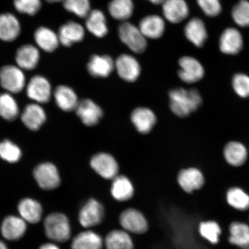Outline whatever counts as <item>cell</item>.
Returning a JSON list of instances; mask_svg holds the SVG:
<instances>
[{"label": "cell", "mask_w": 249, "mask_h": 249, "mask_svg": "<svg viewBox=\"0 0 249 249\" xmlns=\"http://www.w3.org/2000/svg\"><path fill=\"white\" fill-rule=\"evenodd\" d=\"M106 211L104 205L95 198L89 199L79 211V223L84 228L89 229L104 222Z\"/></svg>", "instance_id": "obj_3"}, {"label": "cell", "mask_w": 249, "mask_h": 249, "mask_svg": "<svg viewBox=\"0 0 249 249\" xmlns=\"http://www.w3.org/2000/svg\"><path fill=\"white\" fill-rule=\"evenodd\" d=\"M45 234L54 242H67L71 236V226L69 219L65 214L55 213L45 217L44 222Z\"/></svg>", "instance_id": "obj_2"}, {"label": "cell", "mask_w": 249, "mask_h": 249, "mask_svg": "<svg viewBox=\"0 0 249 249\" xmlns=\"http://www.w3.org/2000/svg\"><path fill=\"white\" fill-rule=\"evenodd\" d=\"M162 11L164 18L174 24L182 22L189 15V7L185 0H164Z\"/></svg>", "instance_id": "obj_16"}, {"label": "cell", "mask_w": 249, "mask_h": 249, "mask_svg": "<svg viewBox=\"0 0 249 249\" xmlns=\"http://www.w3.org/2000/svg\"><path fill=\"white\" fill-rule=\"evenodd\" d=\"M118 75L127 82H134L141 73V67L136 58L127 54H121L115 62Z\"/></svg>", "instance_id": "obj_10"}, {"label": "cell", "mask_w": 249, "mask_h": 249, "mask_svg": "<svg viewBox=\"0 0 249 249\" xmlns=\"http://www.w3.org/2000/svg\"><path fill=\"white\" fill-rule=\"evenodd\" d=\"M115 62L107 55H93L87 64V70L91 75L94 77H108L114 70Z\"/></svg>", "instance_id": "obj_18"}, {"label": "cell", "mask_w": 249, "mask_h": 249, "mask_svg": "<svg viewBox=\"0 0 249 249\" xmlns=\"http://www.w3.org/2000/svg\"><path fill=\"white\" fill-rule=\"evenodd\" d=\"M58 36L62 45L70 47L74 43L82 41L85 38V31L82 25L70 21L60 27Z\"/></svg>", "instance_id": "obj_19"}, {"label": "cell", "mask_w": 249, "mask_h": 249, "mask_svg": "<svg viewBox=\"0 0 249 249\" xmlns=\"http://www.w3.org/2000/svg\"><path fill=\"white\" fill-rule=\"evenodd\" d=\"M149 2L152 3L155 5H160L162 4V3L164 1V0H148Z\"/></svg>", "instance_id": "obj_45"}, {"label": "cell", "mask_w": 249, "mask_h": 249, "mask_svg": "<svg viewBox=\"0 0 249 249\" xmlns=\"http://www.w3.org/2000/svg\"><path fill=\"white\" fill-rule=\"evenodd\" d=\"M244 39L239 31L235 28H227L219 39V48L224 54L235 55L242 51Z\"/></svg>", "instance_id": "obj_13"}, {"label": "cell", "mask_w": 249, "mask_h": 249, "mask_svg": "<svg viewBox=\"0 0 249 249\" xmlns=\"http://www.w3.org/2000/svg\"><path fill=\"white\" fill-rule=\"evenodd\" d=\"M198 232L202 239L211 245H216L220 242L222 229L217 221L208 220L199 224Z\"/></svg>", "instance_id": "obj_34"}, {"label": "cell", "mask_w": 249, "mask_h": 249, "mask_svg": "<svg viewBox=\"0 0 249 249\" xmlns=\"http://www.w3.org/2000/svg\"><path fill=\"white\" fill-rule=\"evenodd\" d=\"M107 249H134L135 245L129 233L124 230H114L107 233L104 240Z\"/></svg>", "instance_id": "obj_31"}, {"label": "cell", "mask_w": 249, "mask_h": 249, "mask_svg": "<svg viewBox=\"0 0 249 249\" xmlns=\"http://www.w3.org/2000/svg\"><path fill=\"white\" fill-rule=\"evenodd\" d=\"M46 1H48L49 2H55L62 1V0H46Z\"/></svg>", "instance_id": "obj_47"}, {"label": "cell", "mask_w": 249, "mask_h": 249, "mask_svg": "<svg viewBox=\"0 0 249 249\" xmlns=\"http://www.w3.org/2000/svg\"><path fill=\"white\" fill-rule=\"evenodd\" d=\"M40 0H15L14 7L20 14L33 16L41 8Z\"/></svg>", "instance_id": "obj_41"}, {"label": "cell", "mask_w": 249, "mask_h": 249, "mask_svg": "<svg viewBox=\"0 0 249 249\" xmlns=\"http://www.w3.org/2000/svg\"><path fill=\"white\" fill-rule=\"evenodd\" d=\"M228 241L240 249L249 247V225L241 221H233L229 227Z\"/></svg>", "instance_id": "obj_27"}, {"label": "cell", "mask_w": 249, "mask_h": 249, "mask_svg": "<svg viewBox=\"0 0 249 249\" xmlns=\"http://www.w3.org/2000/svg\"><path fill=\"white\" fill-rule=\"evenodd\" d=\"M104 246L101 236L89 230L78 233L71 243V249H103Z\"/></svg>", "instance_id": "obj_26"}, {"label": "cell", "mask_w": 249, "mask_h": 249, "mask_svg": "<svg viewBox=\"0 0 249 249\" xmlns=\"http://www.w3.org/2000/svg\"><path fill=\"white\" fill-rule=\"evenodd\" d=\"M21 27L17 17L12 14H0V39L12 42L20 33Z\"/></svg>", "instance_id": "obj_25"}, {"label": "cell", "mask_w": 249, "mask_h": 249, "mask_svg": "<svg viewBox=\"0 0 249 249\" xmlns=\"http://www.w3.org/2000/svg\"><path fill=\"white\" fill-rule=\"evenodd\" d=\"M38 249H61L58 246L54 244V243H46L43 244Z\"/></svg>", "instance_id": "obj_44"}, {"label": "cell", "mask_w": 249, "mask_h": 249, "mask_svg": "<svg viewBox=\"0 0 249 249\" xmlns=\"http://www.w3.org/2000/svg\"><path fill=\"white\" fill-rule=\"evenodd\" d=\"M26 85V77L22 70L14 65H6L0 70V85L7 92H20Z\"/></svg>", "instance_id": "obj_5"}, {"label": "cell", "mask_w": 249, "mask_h": 249, "mask_svg": "<svg viewBox=\"0 0 249 249\" xmlns=\"http://www.w3.org/2000/svg\"><path fill=\"white\" fill-rule=\"evenodd\" d=\"M177 180L180 188L187 194L200 190L205 183L204 177L200 170L193 167L179 171Z\"/></svg>", "instance_id": "obj_14"}, {"label": "cell", "mask_w": 249, "mask_h": 249, "mask_svg": "<svg viewBox=\"0 0 249 249\" xmlns=\"http://www.w3.org/2000/svg\"><path fill=\"white\" fill-rule=\"evenodd\" d=\"M119 222L124 231L133 234H144L148 230L147 219L142 212L135 208L124 210L120 214Z\"/></svg>", "instance_id": "obj_6"}, {"label": "cell", "mask_w": 249, "mask_h": 249, "mask_svg": "<svg viewBox=\"0 0 249 249\" xmlns=\"http://www.w3.org/2000/svg\"><path fill=\"white\" fill-rule=\"evenodd\" d=\"M38 49L31 45L21 46L16 53V62L20 69L31 71L35 69L39 61Z\"/></svg>", "instance_id": "obj_23"}, {"label": "cell", "mask_w": 249, "mask_h": 249, "mask_svg": "<svg viewBox=\"0 0 249 249\" xmlns=\"http://www.w3.org/2000/svg\"><path fill=\"white\" fill-rule=\"evenodd\" d=\"M19 114L17 101L10 93L0 94V117L8 121H14Z\"/></svg>", "instance_id": "obj_37"}, {"label": "cell", "mask_w": 249, "mask_h": 249, "mask_svg": "<svg viewBox=\"0 0 249 249\" xmlns=\"http://www.w3.org/2000/svg\"><path fill=\"white\" fill-rule=\"evenodd\" d=\"M118 34L121 41L136 53H142L147 49V38L139 28L131 23L124 21L121 24L118 29Z\"/></svg>", "instance_id": "obj_4"}, {"label": "cell", "mask_w": 249, "mask_h": 249, "mask_svg": "<svg viewBox=\"0 0 249 249\" xmlns=\"http://www.w3.org/2000/svg\"><path fill=\"white\" fill-rule=\"evenodd\" d=\"M0 249H9L4 242L0 240Z\"/></svg>", "instance_id": "obj_46"}, {"label": "cell", "mask_w": 249, "mask_h": 249, "mask_svg": "<svg viewBox=\"0 0 249 249\" xmlns=\"http://www.w3.org/2000/svg\"><path fill=\"white\" fill-rule=\"evenodd\" d=\"M34 39L40 49L46 52H53L58 48L60 40L58 34L45 27H40L34 34Z\"/></svg>", "instance_id": "obj_32"}, {"label": "cell", "mask_w": 249, "mask_h": 249, "mask_svg": "<svg viewBox=\"0 0 249 249\" xmlns=\"http://www.w3.org/2000/svg\"><path fill=\"white\" fill-rule=\"evenodd\" d=\"M198 5L209 17H216L222 11V4L220 0H197Z\"/></svg>", "instance_id": "obj_43"}, {"label": "cell", "mask_w": 249, "mask_h": 249, "mask_svg": "<svg viewBox=\"0 0 249 249\" xmlns=\"http://www.w3.org/2000/svg\"><path fill=\"white\" fill-rule=\"evenodd\" d=\"M27 94L29 98L38 104H46L52 96L51 84L44 77L34 76L28 84Z\"/></svg>", "instance_id": "obj_11"}, {"label": "cell", "mask_w": 249, "mask_h": 249, "mask_svg": "<svg viewBox=\"0 0 249 249\" xmlns=\"http://www.w3.org/2000/svg\"><path fill=\"white\" fill-rule=\"evenodd\" d=\"M170 106L173 113L180 117L189 116L197 110L202 104V98L197 89L178 88L169 92Z\"/></svg>", "instance_id": "obj_1"}, {"label": "cell", "mask_w": 249, "mask_h": 249, "mask_svg": "<svg viewBox=\"0 0 249 249\" xmlns=\"http://www.w3.org/2000/svg\"><path fill=\"white\" fill-rule=\"evenodd\" d=\"M75 110L82 123L88 126L97 124L104 115L102 108L89 99L79 101Z\"/></svg>", "instance_id": "obj_15"}, {"label": "cell", "mask_w": 249, "mask_h": 249, "mask_svg": "<svg viewBox=\"0 0 249 249\" xmlns=\"http://www.w3.org/2000/svg\"><path fill=\"white\" fill-rule=\"evenodd\" d=\"M232 87L237 94L242 98L249 96V76L247 74H235L232 79Z\"/></svg>", "instance_id": "obj_42"}, {"label": "cell", "mask_w": 249, "mask_h": 249, "mask_svg": "<svg viewBox=\"0 0 249 249\" xmlns=\"http://www.w3.org/2000/svg\"><path fill=\"white\" fill-rule=\"evenodd\" d=\"M1 233L8 241H15L21 239L27 231V223L20 216L9 215L2 220Z\"/></svg>", "instance_id": "obj_12"}, {"label": "cell", "mask_w": 249, "mask_h": 249, "mask_svg": "<svg viewBox=\"0 0 249 249\" xmlns=\"http://www.w3.org/2000/svg\"><path fill=\"white\" fill-rule=\"evenodd\" d=\"M232 19L239 27H249V1L240 0L234 5L231 11Z\"/></svg>", "instance_id": "obj_38"}, {"label": "cell", "mask_w": 249, "mask_h": 249, "mask_svg": "<svg viewBox=\"0 0 249 249\" xmlns=\"http://www.w3.org/2000/svg\"><path fill=\"white\" fill-rule=\"evenodd\" d=\"M67 11L81 18H86L91 11L89 0H62Z\"/></svg>", "instance_id": "obj_40"}, {"label": "cell", "mask_w": 249, "mask_h": 249, "mask_svg": "<svg viewBox=\"0 0 249 249\" xmlns=\"http://www.w3.org/2000/svg\"><path fill=\"white\" fill-rule=\"evenodd\" d=\"M110 192L114 200L126 202L133 198L135 189L131 181L126 177L118 175L113 179Z\"/></svg>", "instance_id": "obj_28"}, {"label": "cell", "mask_w": 249, "mask_h": 249, "mask_svg": "<svg viewBox=\"0 0 249 249\" xmlns=\"http://www.w3.org/2000/svg\"><path fill=\"white\" fill-rule=\"evenodd\" d=\"M179 65L178 76L183 82L195 83L204 77V68L197 59L190 56H184L179 59Z\"/></svg>", "instance_id": "obj_9"}, {"label": "cell", "mask_w": 249, "mask_h": 249, "mask_svg": "<svg viewBox=\"0 0 249 249\" xmlns=\"http://www.w3.org/2000/svg\"><path fill=\"white\" fill-rule=\"evenodd\" d=\"M249 249V247H248V248H245V249Z\"/></svg>", "instance_id": "obj_48"}, {"label": "cell", "mask_w": 249, "mask_h": 249, "mask_svg": "<svg viewBox=\"0 0 249 249\" xmlns=\"http://www.w3.org/2000/svg\"><path fill=\"white\" fill-rule=\"evenodd\" d=\"M54 97L58 107L64 111L75 110L79 102L76 93L66 86H58L54 92Z\"/></svg>", "instance_id": "obj_30"}, {"label": "cell", "mask_w": 249, "mask_h": 249, "mask_svg": "<svg viewBox=\"0 0 249 249\" xmlns=\"http://www.w3.org/2000/svg\"><path fill=\"white\" fill-rule=\"evenodd\" d=\"M33 175L40 188L45 191H52L60 185V174L53 164H39L34 170Z\"/></svg>", "instance_id": "obj_7"}, {"label": "cell", "mask_w": 249, "mask_h": 249, "mask_svg": "<svg viewBox=\"0 0 249 249\" xmlns=\"http://www.w3.org/2000/svg\"><path fill=\"white\" fill-rule=\"evenodd\" d=\"M0 157L9 163H14L20 160L21 151L20 148L10 140H5L0 142Z\"/></svg>", "instance_id": "obj_39"}, {"label": "cell", "mask_w": 249, "mask_h": 249, "mask_svg": "<svg viewBox=\"0 0 249 249\" xmlns=\"http://www.w3.org/2000/svg\"><path fill=\"white\" fill-rule=\"evenodd\" d=\"M108 10L114 19L124 22L133 15V2L132 0H111L109 3Z\"/></svg>", "instance_id": "obj_35"}, {"label": "cell", "mask_w": 249, "mask_h": 249, "mask_svg": "<svg viewBox=\"0 0 249 249\" xmlns=\"http://www.w3.org/2000/svg\"><path fill=\"white\" fill-rule=\"evenodd\" d=\"M21 120L28 129L36 131L45 123L46 114L44 109L37 104H31L25 107Z\"/></svg>", "instance_id": "obj_17"}, {"label": "cell", "mask_w": 249, "mask_h": 249, "mask_svg": "<svg viewBox=\"0 0 249 249\" xmlns=\"http://www.w3.org/2000/svg\"><path fill=\"white\" fill-rule=\"evenodd\" d=\"M131 120L139 132L147 134L153 128L157 122V117L150 109L138 107L133 111Z\"/></svg>", "instance_id": "obj_24"}, {"label": "cell", "mask_w": 249, "mask_h": 249, "mask_svg": "<svg viewBox=\"0 0 249 249\" xmlns=\"http://www.w3.org/2000/svg\"><path fill=\"white\" fill-rule=\"evenodd\" d=\"M86 26L89 32L98 38H104L108 33L107 18L99 9L90 11L86 17Z\"/></svg>", "instance_id": "obj_29"}, {"label": "cell", "mask_w": 249, "mask_h": 249, "mask_svg": "<svg viewBox=\"0 0 249 249\" xmlns=\"http://www.w3.org/2000/svg\"><path fill=\"white\" fill-rule=\"evenodd\" d=\"M226 161L231 166L239 167L244 164L248 158V151L244 144L236 142H230L224 149Z\"/></svg>", "instance_id": "obj_33"}, {"label": "cell", "mask_w": 249, "mask_h": 249, "mask_svg": "<svg viewBox=\"0 0 249 249\" xmlns=\"http://www.w3.org/2000/svg\"><path fill=\"white\" fill-rule=\"evenodd\" d=\"M139 28L146 38L158 39L164 33L165 22L160 16L148 15L140 21Z\"/></svg>", "instance_id": "obj_22"}, {"label": "cell", "mask_w": 249, "mask_h": 249, "mask_svg": "<svg viewBox=\"0 0 249 249\" xmlns=\"http://www.w3.org/2000/svg\"><path fill=\"white\" fill-rule=\"evenodd\" d=\"M184 33L190 42L197 48H201L207 42L208 32L206 26L200 18H195L186 24Z\"/></svg>", "instance_id": "obj_20"}, {"label": "cell", "mask_w": 249, "mask_h": 249, "mask_svg": "<svg viewBox=\"0 0 249 249\" xmlns=\"http://www.w3.org/2000/svg\"><path fill=\"white\" fill-rule=\"evenodd\" d=\"M18 210L20 216L27 223L36 224L42 219L43 208L40 202L35 199H22L18 204Z\"/></svg>", "instance_id": "obj_21"}, {"label": "cell", "mask_w": 249, "mask_h": 249, "mask_svg": "<svg viewBox=\"0 0 249 249\" xmlns=\"http://www.w3.org/2000/svg\"><path fill=\"white\" fill-rule=\"evenodd\" d=\"M226 200L233 210L244 212L249 209V195L238 187H233L227 191Z\"/></svg>", "instance_id": "obj_36"}, {"label": "cell", "mask_w": 249, "mask_h": 249, "mask_svg": "<svg viewBox=\"0 0 249 249\" xmlns=\"http://www.w3.org/2000/svg\"><path fill=\"white\" fill-rule=\"evenodd\" d=\"M90 165L99 176L106 179L116 178L119 171L116 160L111 155L107 153H99L93 156Z\"/></svg>", "instance_id": "obj_8"}]
</instances>
